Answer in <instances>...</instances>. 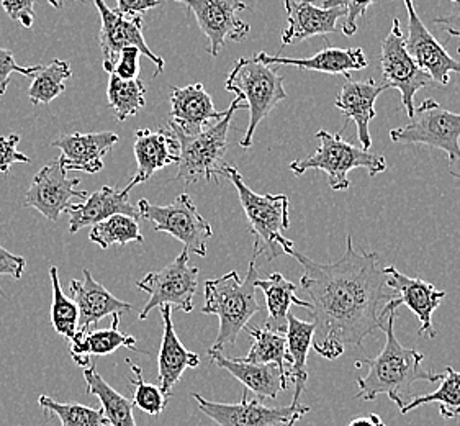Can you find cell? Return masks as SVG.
<instances>
[{"label": "cell", "instance_id": "cell-1", "mask_svg": "<svg viewBox=\"0 0 460 426\" xmlns=\"http://www.w3.org/2000/svg\"><path fill=\"white\" fill-rule=\"evenodd\" d=\"M290 256L304 269L300 290L314 326V351L322 358L334 361L346 346L362 348L368 334L382 330L387 320L382 312L395 292L378 253L356 250L348 236L344 256L334 262H316L296 251Z\"/></svg>", "mask_w": 460, "mask_h": 426}, {"label": "cell", "instance_id": "cell-2", "mask_svg": "<svg viewBox=\"0 0 460 426\" xmlns=\"http://www.w3.org/2000/svg\"><path fill=\"white\" fill-rule=\"evenodd\" d=\"M396 312L388 314L382 330L385 332V346L376 359H366L364 364L368 366V374L358 377L359 392L356 399L372 400L378 395H387L388 399L395 402L400 412L413 399L411 387L420 380L438 382L442 379V374L424 369L421 361L423 352L416 351L413 348H406L398 342L395 334Z\"/></svg>", "mask_w": 460, "mask_h": 426}, {"label": "cell", "instance_id": "cell-3", "mask_svg": "<svg viewBox=\"0 0 460 426\" xmlns=\"http://www.w3.org/2000/svg\"><path fill=\"white\" fill-rule=\"evenodd\" d=\"M256 260L249 262L246 278L241 279L236 271H231L221 278L208 279L205 282V315H217L220 322L218 336L212 350L223 351L226 346H234L241 332L248 322L261 310L256 297V280L259 279Z\"/></svg>", "mask_w": 460, "mask_h": 426}, {"label": "cell", "instance_id": "cell-4", "mask_svg": "<svg viewBox=\"0 0 460 426\" xmlns=\"http://www.w3.org/2000/svg\"><path fill=\"white\" fill-rule=\"evenodd\" d=\"M223 177L230 179L238 191L243 210L248 217L251 233L254 236L252 256H266L267 261L276 260L280 254L294 253V241L287 240L284 232L290 228L288 220V197L284 194H256L249 189L238 167L225 164Z\"/></svg>", "mask_w": 460, "mask_h": 426}, {"label": "cell", "instance_id": "cell-5", "mask_svg": "<svg viewBox=\"0 0 460 426\" xmlns=\"http://www.w3.org/2000/svg\"><path fill=\"white\" fill-rule=\"evenodd\" d=\"M284 83L286 77L277 75V66L266 65L259 53L251 58H241L233 66L225 89L236 93L249 111L248 130L240 141L241 148L252 146L254 131L259 123L288 97Z\"/></svg>", "mask_w": 460, "mask_h": 426}, {"label": "cell", "instance_id": "cell-6", "mask_svg": "<svg viewBox=\"0 0 460 426\" xmlns=\"http://www.w3.org/2000/svg\"><path fill=\"white\" fill-rule=\"evenodd\" d=\"M241 109H246V105L236 97L221 120L210 123L205 130L194 137L169 130L179 143V171L175 181H182L185 186L199 181L218 182V177L223 176V167L226 164L225 155L228 149L231 120L234 111Z\"/></svg>", "mask_w": 460, "mask_h": 426}, {"label": "cell", "instance_id": "cell-7", "mask_svg": "<svg viewBox=\"0 0 460 426\" xmlns=\"http://www.w3.org/2000/svg\"><path fill=\"white\" fill-rule=\"evenodd\" d=\"M342 130L334 135L326 130L318 131L316 138L320 139V146L314 155L290 163L288 167L295 176H302L308 169H318L328 176V184L332 191L344 192L349 189L352 169L362 167L370 177H376L387 169V159L350 145L342 138Z\"/></svg>", "mask_w": 460, "mask_h": 426}, {"label": "cell", "instance_id": "cell-8", "mask_svg": "<svg viewBox=\"0 0 460 426\" xmlns=\"http://www.w3.org/2000/svg\"><path fill=\"white\" fill-rule=\"evenodd\" d=\"M394 143L424 145L444 151L449 158V171L460 164V113L446 111L441 103L426 99L414 109L411 123L390 131Z\"/></svg>", "mask_w": 460, "mask_h": 426}, {"label": "cell", "instance_id": "cell-9", "mask_svg": "<svg viewBox=\"0 0 460 426\" xmlns=\"http://www.w3.org/2000/svg\"><path fill=\"white\" fill-rule=\"evenodd\" d=\"M137 209L139 218L155 225V232L167 233L181 241L189 253L207 256V241L213 236L212 226L197 210L190 195L181 194L169 205H155L141 199Z\"/></svg>", "mask_w": 460, "mask_h": 426}, {"label": "cell", "instance_id": "cell-10", "mask_svg": "<svg viewBox=\"0 0 460 426\" xmlns=\"http://www.w3.org/2000/svg\"><path fill=\"white\" fill-rule=\"evenodd\" d=\"M190 253L184 250L166 268L149 272L137 282V288L146 292L149 300L139 312V320H146L153 308L171 306L190 314L194 310V296L199 288V268L189 264Z\"/></svg>", "mask_w": 460, "mask_h": 426}, {"label": "cell", "instance_id": "cell-11", "mask_svg": "<svg viewBox=\"0 0 460 426\" xmlns=\"http://www.w3.org/2000/svg\"><path fill=\"white\" fill-rule=\"evenodd\" d=\"M380 67L384 84L388 89H396L402 93V105L410 119H413L416 109L414 95L426 87H439L406 51L405 35L398 19L394 20L390 33L382 41Z\"/></svg>", "mask_w": 460, "mask_h": 426}, {"label": "cell", "instance_id": "cell-12", "mask_svg": "<svg viewBox=\"0 0 460 426\" xmlns=\"http://www.w3.org/2000/svg\"><path fill=\"white\" fill-rule=\"evenodd\" d=\"M93 4L101 15L102 27L99 41H101L102 56H103V69L109 75H111L121 49L128 47L138 48L141 55L146 56L149 61L156 65L155 77L164 73L166 61L151 51V48L147 47L146 40L143 37V17H137V19L123 17L117 10H111L105 4V0H93Z\"/></svg>", "mask_w": 460, "mask_h": 426}, {"label": "cell", "instance_id": "cell-13", "mask_svg": "<svg viewBox=\"0 0 460 426\" xmlns=\"http://www.w3.org/2000/svg\"><path fill=\"white\" fill-rule=\"evenodd\" d=\"M192 10L199 27L208 38V53L217 58L226 40L240 43L251 31L246 22L240 19V12L248 9L244 0H175Z\"/></svg>", "mask_w": 460, "mask_h": 426}, {"label": "cell", "instance_id": "cell-14", "mask_svg": "<svg viewBox=\"0 0 460 426\" xmlns=\"http://www.w3.org/2000/svg\"><path fill=\"white\" fill-rule=\"evenodd\" d=\"M197 405L207 417L218 426H279L290 423L295 418H302L310 412V408L298 407H266L259 399H248V390H244L240 404H220L202 397L200 394H192Z\"/></svg>", "mask_w": 460, "mask_h": 426}, {"label": "cell", "instance_id": "cell-15", "mask_svg": "<svg viewBox=\"0 0 460 426\" xmlns=\"http://www.w3.org/2000/svg\"><path fill=\"white\" fill-rule=\"evenodd\" d=\"M408 13V37H405L406 51L414 63L423 69L439 87H447L451 73L460 75V63L456 61L446 48L434 38L433 33L420 19L414 10L413 0H403Z\"/></svg>", "mask_w": 460, "mask_h": 426}, {"label": "cell", "instance_id": "cell-16", "mask_svg": "<svg viewBox=\"0 0 460 426\" xmlns=\"http://www.w3.org/2000/svg\"><path fill=\"white\" fill-rule=\"evenodd\" d=\"M81 184V179H67L59 159L40 169L33 177L25 195V207H31L41 213L45 218L56 222L61 213L71 207L73 199H87V192L75 191Z\"/></svg>", "mask_w": 460, "mask_h": 426}, {"label": "cell", "instance_id": "cell-17", "mask_svg": "<svg viewBox=\"0 0 460 426\" xmlns=\"http://www.w3.org/2000/svg\"><path fill=\"white\" fill-rule=\"evenodd\" d=\"M225 115L226 111L215 109L212 95L205 91L203 84L171 89V120L167 129L174 133L194 137L205 130L210 121L221 120Z\"/></svg>", "mask_w": 460, "mask_h": 426}, {"label": "cell", "instance_id": "cell-18", "mask_svg": "<svg viewBox=\"0 0 460 426\" xmlns=\"http://www.w3.org/2000/svg\"><path fill=\"white\" fill-rule=\"evenodd\" d=\"M384 269L388 276V288L395 292V297L402 302V306L410 308L421 322L418 334L429 340L436 338L438 332L434 328L433 315L441 306L446 292L436 288V286L428 280L402 274L395 266H387Z\"/></svg>", "mask_w": 460, "mask_h": 426}, {"label": "cell", "instance_id": "cell-19", "mask_svg": "<svg viewBox=\"0 0 460 426\" xmlns=\"http://www.w3.org/2000/svg\"><path fill=\"white\" fill-rule=\"evenodd\" d=\"M119 143L113 131L101 133H71L56 138L51 146L61 149L59 163L66 173L81 171L97 174L103 169V156Z\"/></svg>", "mask_w": 460, "mask_h": 426}, {"label": "cell", "instance_id": "cell-20", "mask_svg": "<svg viewBox=\"0 0 460 426\" xmlns=\"http://www.w3.org/2000/svg\"><path fill=\"white\" fill-rule=\"evenodd\" d=\"M287 28L282 31V48L308 38L328 37L338 31V22L346 17L342 7L324 9L314 0H286Z\"/></svg>", "mask_w": 460, "mask_h": 426}, {"label": "cell", "instance_id": "cell-21", "mask_svg": "<svg viewBox=\"0 0 460 426\" xmlns=\"http://www.w3.org/2000/svg\"><path fill=\"white\" fill-rule=\"evenodd\" d=\"M135 158L137 173L125 191L145 184L157 171L179 163V143L169 129L153 131L149 129L135 131Z\"/></svg>", "mask_w": 460, "mask_h": 426}, {"label": "cell", "instance_id": "cell-22", "mask_svg": "<svg viewBox=\"0 0 460 426\" xmlns=\"http://www.w3.org/2000/svg\"><path fill=\"white\" fill-rule=\"evenodd\" d=\"M84 280L73 279L69 282V290L74 304L79 308V330L91 332L93 324L105 316L129 314L133 306L113 296L107 288L93 279L89 269H84Z\"/></svg>", "mask_w": 460, "mask_h": 426}, {"label": "cell", "instance_id": "cell-23", "mask_svg": "<svg viewBox=\"0 0 460 426\" xmlns=\"http://www.w3.org/2000/svg\"><path fill=\"white\" fill-rule=\"evenodd\" d=\"M387 89L385 84H377L374 79H367V81L348 79L341 87L340 93L334 101V105L340 109L348 121H354V125L358 127V138L364 151H368L372 146L368 125L377 115L376 101L378 95Z\"/></svg>", "mask_w": 460, "mask_h": 426}, {"label": "cell", "instance_id": "cell-24", "mask_svg": "<svg viewBox=\"0 0 460 426\" xmlns=\"http://www.w3.org/2000/svg\"><path fill=\"white\" fill-rule=\"evenodd\" d=\"M208 356L213 364L230 372L233 377L256 394L259 400H276L280 390L287 389L288 376L277 364H254L243 361L241 358H226L221 351L210 348Z\"/></svg>", "mask_w": 460, "mask_h": 426}, {"label": "cell", "instance_id": "cell-25", "mask_svg": "<svg viewBox=\"0 0 460 426\" xmlns=\"http://www.w3.org/2000/svg\"><path fill=\"white\" fill-rule=\"evenodd\" d=\"M161 308L163 316V340L157 354V380L159 387L171 395V390L179 380L182 379L187 369H194L200 364V356L197 352L189 351L179 334L175 333L172 322V306H164Z\"/></svg>", "mask_w": 460, "mask_h": 426}, {"label": "cell", "instance_id": "cell-26", "mask_svg": "<svg viewBox=\"0 0 460 426\" xmlns=\"http://www.w3.org/2000/svg\"><path fill=\"white\" fill-rule=\"evenodd\" d=\"M69 215V232L77 233L84 226H93L97 223L111 218L113 215H128L139 218L138 209L129 204V194L119 187L103 186L93 194L87 195L83 204L71 205Z\"/></svg>", "mask_w": 460, "mask_h": 426}, {"label": "cell", "instance_id": "cell-27", "mask_svg": "<svg viewBox=\"0 0 460 426\" xmlns=\"http://www.w3.org/2000/svg\"><path fill=\"white\" fill-rule=\"evenodd\" d=\"M261 59L266 65L272 66H295L302 67L305 71H316L324 75H342L349 79L350 73L360 71L367 67L368 59L362 48H341L326 47L316 55L310 58H282V56H270L261 51Z\"/></svg>", "mask_w": 460, "mask_h": 426}, {"label": "cell", "instance_id": "cell-28", "mask_svg": "<svg viewBox=\"0 0 460 426\" xmlns=\"http://www.w3.org/2000/svg\"><path fill=\"white\" fill-rule=\"evenodd\" d=\"M121 315H113L111 328L107 330H91V332H77L71 340L69 354L77 366L89 368L93 364V356H107L119 351L120 348H128L131 351H138L137 340L127 333H121Z\"/></svg>", "mask_w": 460, "mask_h": 426}, {"label": "cell", "instance_id": "cell-29", "mask_svg": "<svg viewBox=\"0 0 460 426\" xmlns=\"http://www.w3.org/2000/svg\"><path fill=\"white\" fill-rule=\"evenodd\" d=\"M314 326L312 322H304L294 314H288L287 326V374L288 380L295 384L294 402L292 405H300V397L304 394L308 380V352L314 348Z\"/></svg>", "mask_w": 460, "mask_h": 426}, {"label": "cell", "instance_id": "cell-30", "mask_svg": "<svg viewBox=\"0 0 460 426\" xmlns=\"http://www.w3.org/2000/svg\"><path fill=\"white\" fill-rule=\"evenodd\" d=\"M256 288H261L266 297L267 330L276 333L286 334L288 326V314L292 304L308 308V302L296 297V286L280 272H272L267 279H258Z\"/></svg>", "mask_w": 460, "mask_h": 426}, {"label": "cell", "instance_id": "cell-31", "mask_svg": "<svg viewBox=\"0 0 460 426\" xmlns=\"http://www.w3.org/2000/svg\"><path fill=\"white\" fill-rule=\"evenodd\" d=\"M84 379L87 384V394L97 397L101 402L102 412L109 420V426H137L133 415V402L113 389L99 374L95 364H91L89 368L84 369Z\"/></svg>", "mask_w": 460, "mask_h": 426}, {"label": "cell", "instance_id": "cell-32", "mask_svg": "<svg viewBox=\"0 0 460 426\" xmlns=\"http://www.w3.org/2000/svg\"><path fill=\"white\" fill-rule=\"evenodd\" d=\"M441 386L438 389L421 397H413L400 413L406 415L414 408L426 404H439V415L446 420L460 417V372L451 366L442 374Z\"/></svg>", "mask_w": 460, "mask_h": 426}, {"label": "cell", "instance_id": "cell-33", "mask_svg": "<svg viewBox=\"0 0 460 426\" xmlns=\"http://www.w3.org/2000/svg\"><path fill=\"white\" fill-rule=\"evenodd\" d=\"M146 87L141 79H120L111 75L109 87H107V99L115 117L119 120H127L138 113L139 109L146 105Z\"/></svg>", "mask_w": 460, "mask_h": 426}, {"label": "cell", "instance_id": "cell-34", "mask_svg": "<svg viewBox=\"0 0 460 426\" xmlns=\"http://www.w3.org/2000/svg\"><path fill=\"white\" fill-rule=\"evenodd\" d=\"M73 75V69L67 61L53 59L47 67H41L40 73L33 77V83L28 89L30 102L33 105L49 103L58 95L65 93V83Z\"/></svg>", "mask_w": 460, "mask_h": 426}, {"label": "cell", "instance_id": "cell-35", "mask_svg": "<svg viewBox=\"0 0 460 426\" xmlns=\"http://www.w3.org/2000/svg\"><path fill=\"white\" fill-rule=\"evenodd\" d=\"M89 238L102 250H107L113 244L123 246L128 243H145V236L139 232L138 220L128 215H113L93 225Z\"/></svg>", "mask_w": 460, "mask_h": 426}, {"label": "cell", "instance_id": "cell-36", "mask_svg": "<svg viewBox=\"0 0 460 426\" xmlns=\"http://www.w3.org/2000/svg\"><path fill=\"white\" fill-rule=\"evenodd\" d=\"M252 338V346L243 361L254 364H277L287 372V340L286 334L270 332L267 328H248ZM288 376V374H287Z\"/></svg>", "mask_w": 460, "mask_h": 426}, {"label": "cell", "instance_id": "cell-37", "mask_svg": "<svg viewBox=\"0 0 460 426\" xmlns=\"http://www.w3.org/2000/svg\"><path fill=\"white\" fill-rule=\"evenodd\" d=\"M49 279L53 286V304H51V324L56 333L61 334L66 340H73L79 330V308L74 304L73 298L65 296L59 272L53 266L49 269Z\"/></svg>", "mask_w": 460, "mask_h": 426}, {"label": "cell", "instance_id": "cell-38", "mask_svg": "<svg viewBox=\"0 0 460 426\" xmlns=\"http://www.w3.org/2000/svg\"><path fill=\"white\" fill-rule=\"evenodd\" d=\"M38 405L43 408L47 417L61 420V426H109V420L102 410L81 404H61L48 395H40Z\"/></svg>", "mask_w": 460, "mask_h": 426}, {"label": "cell", "instance_id": "cell-39", "mask_svg": "<svg viewBox=\"0 0 460 426\" xmlns=\"http://www.w3.org/2000/svg\"><path fill=\"white\" fill-rule=\"evenodd\" d=\"M131 371L135 374V377H131L129 382L135 387V395H133V405L139 408L141 412H145L147 415H161L167 407L169 402V395L164 390L161 389L159 386L155 384H147L146 380L143 379V371L137 364L128 362Z\"/></svg>", "mask_w": 460, "mask_h": 426}, {"label": "cell", "instance_id": "cell-40", "mask_svg": "<svg viewBox=\"0 0 460 426\" xmlns=\"http://www.w3.org/2000/svg\"><path fill=\"white\" fill-rule=\"evenodd\" d=\"M374 2L376 0H323V7H342L346 10V17L342 19V33L346 37H354L358 33V20L366 15Z\"/></svg>", "mask_w": 460, "mask_h": 426}, {"label": "cell", "instance_id": "cell-41", "mask_svg": "<svg viewBox=\"0 0 460 426\" xmlns=\"http://www.w3.org/2000/svg\"><path fill=\"white\" fill-rule=\"evenodd\" d=\"M43 66H25L17 65L15 61V56L5 48H0V95L7 93V87H9L10 75L13 73H19V75H28V77H35L37 73H40Z\"/></svg>", "mask_w": 460, "mask_h": 426}, {"label": "cell", "instance_id": "cell-42", "mask_svg": "<svg viewBox=\"0 0 460 426\" xmlns=\"http://www.w3.org/2000/svg\"><path fill=\"white\" fill-rule=\"evenodd\" d=\"M19 143L20 137L15 133L9 137H0V173L2 174H9L10 167L17 163H23V164L30 163L27 155L20 153L17 149Z\"/></svg>", "mask_w": 460, "mask_h": 426}, {"label": "cell", "instance_id": "cell-43", "mask_svg": "<svg viewBox=\"0 0 460 426\" xmlns=\"http://www.w3.org/2000/svg\"><path fill=\"white\" fill-rule=\"evenodd\" d=\"M35 4L37 0H2V9L22 27L31 28L35 23Z\"/></svg>", "mask_w": 460, "mask_h": 426}, {"label": "cell", "instance_id": "cell-44", "mask_svg": "<svg viewBox=\"0 0 460 426\" xmlns=\"http://www.w3.org/2000/svg\"><path fill=\"white\" fill-rule=\"evenodd\" d=\"M139 56H141V51H139L138 48L128 47L121 49L119 59H117V63L113 66L111 75H117L120 79H127V81H129V79H138Z\"/></svg>", "mask_w": 460, "mask_h": 426}, {"label": "cell", "instance_id": "cell-45", "mask_svg": "<svg viewBox=\"0 0 460 426\" xmlns=\"http://www.w3.org/2000/svg\"><path fill=\"white\" fill-rule=\"evenodd\" d=\"M27 268V261L22 256L0 246V276H10V278L20 279L23 276Z\"/></svg>", "mask_w": 460, "mask_h": 426}, {"label": "cell", "instance_id": "cell-46", "mask_svg": "<svg viewBox=\"0 0 460 426\" xmlns=\"http://www.w3.org/2000/svg\"><path fill=\"white\" fill-rule=\"evenodd\" d=\"M161 5V0H117V12L128 17V19H137L143 17V13L147 10L155 9Z\"/></svg>", "mask_w": 460, "mask_h": 426}, {"label": "cell", "instance_id": "cell-47", "mask_svg": "<svg viewBox=\"0 0 460 426\" xmlns=\"http://www.w3.org/2000/svg\"><path fill=\"white\" fill-rule=\"evenodd\" d=\"M454 9L446 17H438L434 23L444 30L449 37L459 38L460 40V0H451ZM457 53L460 55V45L457 47Z\"/></svg>", "mask_w": 460, "mask_h": 426}, {"label": "cell", "instance_id": "cell-48", "mask_svg": "<svg viewBox=\"0 0 460 426\" xmlns=\"http://www.w3.org/2000/svg\"><path fill=\"white\" fill-rule=\"evenodd\" d=\"M349 426H387L385 425V422L382 420V418L376 415V413H372V415H368V417H360L356 418V420H352L350 422Z\"/></svg>", "mask_w": 460, "mask_h": 426}, {"label": "cell", "instance_id": "cell-49", "mask_svg": "<svg viewBox=\"0 0 460 426\" xmlns=\"http://www.w3.org/2000/svg\"><path fill=\"white\" fill-rule=\"evenodd\" d=\"M55 9H61L63 5H65L66 0H48ZM77 2H81V4H84V0H77Z\"/></svg>", "mask_w": 460, "mask_h": 426}, {"label": "cell", "instance_id": "cell-50", "mask_svg": "<svg viewBox=\"0 0 460 426\" xmlns=\"http://www.w3.org/2000/svg\"><path fill=\"white\" fill-rule=\"evenodd\" d=\"M298 420H300V418H295V420H292V422H290V423H287L286 426H294L295 423H296V422H298Z\"/></svg>", "mask_w": 460, "mask_h": 426}]
</instances>
